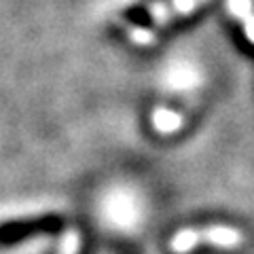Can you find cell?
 I'll use <instances>...</instances> for the list:
<instances>
[{"mask_svg":"<svg viewBox=\"0 0 254 254\" xmlns=\"http://www.w3.org/2000/svg\"><path fill=\"white\" fill-rule=\"evenodd\" d=\"M244 244V233L229 225H212L203 229H180L172 235L170 250L174 254H189L199 246H214L222 250H233Z\"/></svg>","mask_w":254,"mask_h":254,"instance_id":"1","label":"cell"},{"mask_svg":"<svg viewBox=\"0 0 254 254\" xmlns=\"http://www.w3.org/2000/svg\"><path fill=\"white\" fill-rule=\"evenodd\" d=\"M60 216H41V218H26V220H13L0 227V242H15L23 240L32 233H47L58 231L62 227Z\"/></svg>","mask_w":254,"mask_h":254,"instance_id":"2","label":"cell"},{"mask_svg":"<svg viewBox=\"0 0 254 254\" xmlns=\"http://www.w3.org/2000/svg\"><path fill=\"white\" fill-rule=\"evenodd\" d=\"M150 121H153V127L159 133H174L182 127V117L168 108H157Z\"/></svg>","mask_w":254,"mask_h":254,"instance_id":"3","label":"cell"},{"mask_svg":"<svg viewBox=\"0 0 254 254\" xmlns=\"http://www.w3.org/2000/svg\"><path fill=\"white\" fill-rule=\"evenodd\" d=\"M78 244H81L78 231L70 229V231H66V235H64V240H62V250H60V254H76V252H78Z\"/></svg>","mask_w":254,"mask_h":254,"instance_id":"4","label":"cell"},{"mask_svg":"<svg viewBox=\"0 0 254 254\" xmlns=\"http://www.w3.org/2000/svg\"><path fill=\"white\" fill-rule=\"evenodd\" d=\"M229 9H231V13L240 19H246L252 13L250 0H229Z\"/></svg>","mask_w":254,"mask_h":254,"instance_id":"5","label":"cell"},{"mask_svg":"<svg viewBox=\"0 0 254 254\" xmlns=\"http://www.w3.org/2000/svg\"><path fill=\"white\" fill-rule=\"evenodd\" d=\"M129 38L133 43H140V45H148L155 41V32L150 30H144V28H129Z\"/></svg>","mask_w":254,"mask_h":254,"instance_id":"6","label":"cell"},{"mask_svg":"<svg viewBox=\"0 0 254 254\" xmlns=\"http://www.w3.org/2000/svg\"><path fill=\"white\" fill-rule=\"evenodd\" d=\"M199 4V0H174L172 2V13H190L195 11V6Z\"/></svg>","mask_w":254,"mask_h":254,"instance_id":"7","label":"cell"},{"mask_svg":"<svg viewBox=\"0 0 254 254\" xmlns=\"http://www.w3.org/2000/svg\"><path fill=\"white\" fill-rule=\"evenodd\" d=\"M244 32H246V36H248V41L254 43V13H250L248 17L244 19Z\"/></svg>","mask_w":254,"mask_h":254,"instance_id":"8","label":"cell"},{"mask_svg":"<svg viewBox=\"0 0 254 254\" xmlns=\"http://www.w3.org/2000/svg\"><path fill=\"white\" fill-rule=\"evenodd\" d=\"M199 2H205V0H199Z\"/></svg>","mask_w":254,"mask_h":254,"instance_id":"9","label":"cell"}]
</instances>
